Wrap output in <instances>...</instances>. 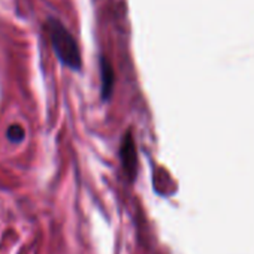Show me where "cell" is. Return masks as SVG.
I'll return each instance as SVG.
<instances>
[{"label":"cell","mask_w":254,"mask_h":254,"mask_svg":"<svg viewBox=\"0 0 254 254\" xmlns=\"http://www.w3.org/2000/svg\"><path fill=\"white\" fill-rule=\"evenodd\" d=\"M45 29L51 42V47L60 60L66 67L72 70H81L82 59H81V50L73 38V35L69 32V29L54 17H50L45 23Z\"/></svg>","instance_id":"obj_1"},{"label":"cell","mask_w":254,"mask_h":254,"mask_svg":"<svg viewBox=\"0 0 254 254\" xmlns=\"http://www.w3.org/2000/svg\"><path fill=\"white\" fill-rule=\"evenodd\" d=\"M99 66H100V79H102V99L108 100L112 96V90H114V82H115V73H114V67L111 64V62L106 57H100L99 60Z\"/></svg>","instance_id":"obj_3"},{"label":"cell","mask_w":254,"mask_h":254,"mask_svg":"<svg viewBox=\"0 0 254 254\" xmlns=\"http://www.w3.org/2000/svg\"><path fill=\"white\" fill-rule=\"evenodd\" d=\"M120 159H121V166H123V172L127 177L130 183L136 180L138 175V150H136V144H135V138L132 135V132H126V135L123 136L121 145H120Z\"/></svg>","instance_id":"obj_2"},{"label":"cell","mask_w":254,"mask_h":254,"mask_svg":"<svg viewBox=\"0 0 254 254\" xmlns=\"http://www.w3.org/2000/svg\"><path fill=\"white\" fill-rule=\"evenodd\" d=\"M6 136H8V139H9L11 142L20 144V142H23L26 133H24V129H23V127H21L20 124H14V126H11L9 129H8Z\"/></svg>","instance_id":"obj_4"}]
</instances>
